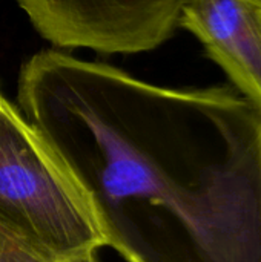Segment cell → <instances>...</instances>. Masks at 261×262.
Instances as JSON below:
<instances>
[{"mask_svg": "<svg viewBox=\"0 0 261 262\" xmlns=\"http://www.w3.org/2000/svg\"><path fill=\"white\" fill-rule=\"evenodd\" d=\"M0 226L46 262H69L112 244L92 192L68 160L0 98Z\"/></svg>", "mask_w": 261, "mask_h": 262, "instance_id": "cell-1", "label": "cell"}, {"mask_svg": "<svg viewBox=\"0 0 261 262\" xmlns=\"http://www.w3.org/2000/svg\"><path fill=\"white\" fill-rule=\"evenodd\" d=\"M188 0H17L55 49L137 54L158 48L178 28Z\"/></svg>", "mask_w": 261, "mask_h": 262, "instance_id": "cell-2", "label": "cell"}, {"mask_svg": "<svg viewBox=\"0 0 261 262\" xmlns=\"http://www.w3.org/2000/svg\"><path fill=\"white\" fill-rule=\"evenodd\" d=\"M178 28L194 34L232 88L261 109V0H188Z\"/></svg>", "mask_w": 261, "mask_h": 262, "instance_id": "cell-3", "label": "cell"}, {"mask_svg": "<svg viewBox=\"0 0 261 262\" xmlns=\"http://www.w3.org/2000/svg\"><path fill=\"white\" fill-rule=\"evenodd\" d=\"M0 262H46L0 226Z\"/></svg>", "mask_w": 261, "mask_h": 262, "instance_id": "cell-4", "label": "cell"}, {"mask_svg": "<svg viewBox=\"0 0 261 262\" xmlns=\"http://www.w3.org/2000/svg\"><path fill=\"white\" fill-rule=\"evenodd\" d=\"M69 262H97V258H95V255H91V256H85V258H80V259Z\"/></svg>", "mask_w": 261, "mask_h": 262, "instance_id": "cell-5", "label": "cell"}, {"mask_svg": "<svg viewBox=\"0 0 261 262\" xmlns=\"http://www.w3.org/2000/svg\"><path fill=\"white\" fill-rule=\"evenodd\" d=\"M2 97H3V94H2V92H0V98H2Z\"/></svg>", "mask_w": 261, "mask_h": 262, "instance_id": "cell-6", "label": "cell"}]
</instances>
